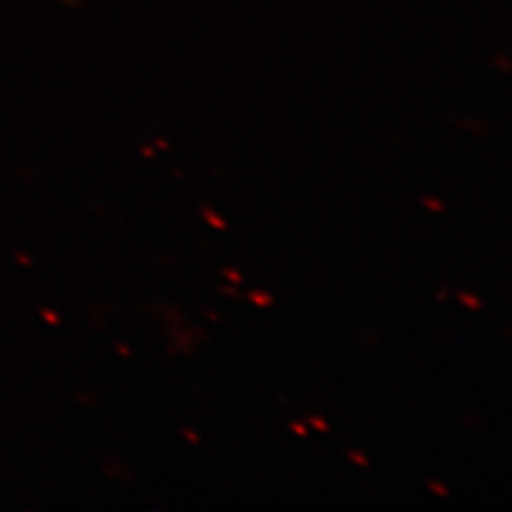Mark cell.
Returning a JSON list of instances; mask_svg holds the SVG:
<instances>
[{
  "label": "cell",
  "mask_w": 512,
  "mask_h": 512,
  "mask_svg": "<svg viewBox=\"0 0 512 512\" xmlns=\"http://www.w3.org/2000/svg\"><path fill=\"white\" fill-rule=\"evenodd\" d=\"M203 218H205V222H210L214 229H227V224H224V220H222V218H218L214 212L207 210V207L203 210Z\"/></svg>",
  "instance_id": "cell-1"
},
{
  "label": "cell",
  "mask_w": 512,
  "mask_h": 512,
  "mask_svg": "<svg viewBox=\"0 0 512 512\" xmlns=\"http://www.w3.org/2000/svg\"><path fill=\"white\" fill-rule=\"evenodd\" d=\"M250 301H254V303H256V306H261V308H267V306H269V303H271V301H274V299H271V295H267V293H250Z\"/></svg>",
  "instance_id": "cell-2"
},
{
  "label": "cell",
  "mask_w": 512,
  "mask_h": 512,
  "mask_svg": "<svg viewBox=\"0 0 512 512\" xmlns=\"http://www.w3.org/2000/svg\"><path fill=\"white\" fill-rule=\"evenodd\" d=\"M459 299H461V303H466V306H468L470 310H478V308H480L478 297H472V295H468V293H461Z\"/></svg>",
  "instance_id": "cell-3"
},
{
  "label": "cell",
  "mask_w": 512,
  "mask_h": 512,
  "mask_svg": "<svg viewBox=\"0 0 512 512\" xmlns=\"http://www.w3.org/2000/svg\"><path fill=\"white\" fill-rule=\"evenodd\" d=\"M308 423H310L314 429H318V431H327V429H329L327 423H325L323 419H318V416H310Z\"/></svg>",
  "instance_id": "cell-4"
},
{
  "label": "cell",
  "mask_w": 512,
  "mask_h": 512,
  "mask_svg": "<svg viewBox=\"0 0 512 512\" xmlns=\"http://www.w3.org/2000/svg\"><path fill=\"white\" fill-rule=\"evenodd\" d=\"M423 203L429 207V210L434 212H444V205L438 199H423Z\"/></svg>",
  "instance_id": "cell-5"
},
{
  "label": "cell",
  "mask_w": 512,
  "mask_h": 512,
  "mask_svg": "<svg viewBox=\"0 0 512 512\" xmlns=\"http://www.w3.org/2000/svg\"><path fill=\"white\" fill-rule=\"evenodd\" d=\"M224 276H227V278L233 280V282H242V276H239L235 269H224Z\"/></svg>",
  "instance_id": "cell-6"
},
{
  "label": "cell",
  "mask_w": 512,
  "mask_h": 512,
  "mask_svg": "<svg viewBox=\"0 0 512 512\" xmlns=\"http://www.w3.org/2000/svg\"><path fill=\"white\" fill-rule=\"evenodd\" d=\"M350 459L355 461V463H359V466H367V459H365L361 453H355V451H352V453H350Z\"/></svg>",
  "instance_id": "cell-7"
},
{
  "label": "cell",
  "mask_w": 512,
  "mask_h": 512,
  "mask_svg": "<svg viewBox=\"0 0 512 512\" xmlns=\"http://www.w3.org/2000/svg\"><path fill=\"white\" fill-rule=\"evenodd\" d=\"M429 489H431V491H436L438 495H444V498L448 495V489H446V487H442V485H438V483H429Z\"/></svg>",
  "instance_id": "cell-8"
},
{
  "label": "cell",
  "mask_w": 512,
  "mask_h": 512,
  "mask_svg": "<svg viewBox=\"0 0 512 512\" xmlns=\"http://www.w3.org/2000/svg\"><path fill=\"white\" fill-rule=\"evenodd\" d=\"M291 429L295 431L297 436H308V429L303 427V425H299V423H293V425H291Z\"/></svg>",
  "instance_id": "cell-9"
},
{
  "label": "cell",
  "mask_w": 512,
  "mask_h": 512,
  "mask_svg": "<svg viewBox=\"0 0 512 512\" xmlns=\"http://www.w3.org/2000/svg\"><path fill=\"white\" fill-rule=\"evenodd\" d=\"M186 438H190L192 442H197V436H195V434H190V431H186Z\"/></svg>",
  "instance_id": "cell-10"
}]
</instances>
